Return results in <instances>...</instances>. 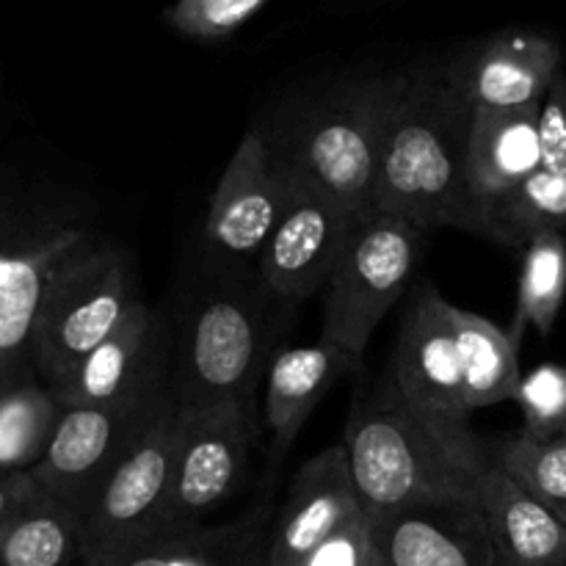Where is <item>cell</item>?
Instances as JSON below:
<instances>
[{"mask_svg":"<svg viewBox=\"0 0 566 566\" xmlns=\"http://www.w3.org/2000/svg\"><path fill=\"white\" fill-rule=\"evenodd\" d=\"M423 230L396 213L357 216L326 282L324 340L363 359L385 315L412 282Z\"/></svg>","mask_w":566,"mask_h":566,"instance_id":"5b68a950","label":"cell"},{"mask_svg":"<svg viewBox=\"0 0 566 566\" xmlns=\"http://www.w3.org/2000/svg\"><path fill=\"white\" fill-rule=\"evenodd\" d=\"M390 381L403 401L453 448L468 457L490 459L484 442L470 431L453 304L431 282L418 285L409 298L392 352Z\"/></svg>","mask_w":566,"mask_h":566,"instance_id":"52a82bcc","label":"cell"},{"mask_svg":"<svg viewBox=\"0 0 566 566\" xmlns=\"http://www.w3.org/2000/svg\"><path fill=\"white\" fill-rule=\"evenodd\" d=\"M490 459L566 525V434L536 440L520 431L495 442Z\"/></svg>","mask_w":566,"mask_h":566,"instance_id":"484cf974","label":"cell"},{"mask_svg":"<svg viewBox=\"0 0 566 566\" xmlns=\"http://www.w3.org/2000/svg\"><path fill=\"white\" fill-rule=\"evenodd\" d=\"M274 0H171L164 9V25L191 42L219 44L235 36Z\"/></svg>","mask_w":566,"mask_h":566,"instance_id":"4316f807","label":"cell"},{"mask_svg":"<svg viewBox=\"0 0 566 566\" xmlns=\"http://www.w3.org/2000/svg\"><path fill=\"white\" fill-rule=\"evenodd\" d=\"M252 448L247 403H177L175 470L166 506V534H193L197 523L219 509L241 484Z\"/></svg>","mask_w":566,"mask_h":566,"instance_id":"ba28073f","label":"cell"},{"mask_svg":"<svg viewBox=\"0 0 566 566\" xmlns=\"http://www.w3.org/2000/svg\"><path fill=\"white\" fill-rule=\"evenodd\" d=\"M566 298V238L564 232H547L525 247L517 282V307L512 321V340H523L525 329L547 337L556 326Z\"/></svg>","mask_w":566,"mask_h":566,"instance_id":"d4e9b609","label":"cell"},{"mask_svg":"<svg viewBox=\"0 0 566 566\" xmlns=\"http://www.w3.org/2000/svg\"><path fill=\"white\" fill-rule=\"evenodd\" d=\"M495 566H566V525L490 459L479 479Z\"/></svg>","mask_w":566,"mask_h":566,"instance_id":"d6986e66","label":"cell"},{"mask_svg":"<svg viewBox=\"0 0 566 566\" xmlns=\"http://www.w3.org/2000/svg\"><path fill=\"white\" fill-rule=\"evenodd\" d=\"M130 263L122 249L83 243L53 271L36 335L33 370L55 387L94 352L133 307Z\"/></svg>","mask_w":566,"mask_h":566,"instance_id":"277c9868","label":"cell"},{"mask_svg":"<svg viewBox=\"0 0 566 566\" xmlns=\"http://www.w3.org/2000/svg\"><path fill=\"white\" fill-rule=\"evenodd\" d=\"M481 224L490 241L506 247H528L547 232L566 227V175L539 169L503 197L492 199L481 210Z\"/></svg>","mask_w":566,"mask_h":566,"instance_id":"603a6c76","label":"cell"},{"mask_svg":"<svg viewBox=\"0 0 566 566\" xmlns=\"http://www.w3.org/2000/svg\"><path fill=\"white\" fill-rule=\"evenodd\" d=\"M177 437V401L160 398L81 520L86 566L164 539Z\"/></svg>","mask_w":566,"mask_h":566,"instance_id":"8992f818","label":"cell"},{"mask_svg":"<svg viewBox=\"0 0 566 566\" xmlns=\"http://www.w3.org/2000/svg\"><path fill=\"white\" fill-rule=\"evenodd\" d=\"M363 512L343 442L315 453L296 470L271 534L265 566H298L343 523Z\"/></svg>","mask_w":566,"mask_h":566,"instance_id":"2e32d148","label":"cell"},{"mask_svg":"<svg viewBox=\"0 0 566 566\" xmlns=\"http://www.w3.org/2000/svg\"><path fill=\"white\" fill-rule=\"evenodd\" d=\"M81 558V517L36 490L0 534V566H72Z\"/></svg>","mask_w":566,"mask_h":566,"instance_id":"7402d4cb","label":"cell"},{"mask_svg":"<svg viewBox=\"0 0 566 566\" xmlns=\"http://www.w3.org/2000/svg\"><path fill=\"white\" fill-rule=\"evenodd\" d=\"M298 566H379L365 509L321 542Z\"/></svg>","mask_w":566,"mask_h":566,"instance_id":"f1b7e54d","label":"cell"},{"mask_svg":"<svg viewBox=\"0 0 566 566\" xmlns=\"http://www.w3.org/2000/svg\"><path fill=\"white\" fill-rule=\"evenodd\" d=\"M453 55V53H451ZM440 64H412L387 130L374 210L418 230L453 227L481 238V213L468 182L473 105Z\"/></svg>","mask_w":566,"mask_h":566,"instance_id":"6da1fadb","label":"cell"},{"mask_svg":"<svg viewBox=\"0 0 566 566\" xmlns=\"http://www.w3.org/2000/svg\"><path fill=\"white\" fill-rule=\"evenodd\" d=\"M182 536H188V534H182ZM182 536H164V539H155V542H149V545L125 553V556H116V558H111V562L94 564V566H169L177 545L182 542Z\"/></svg>","mask_w":566,"mask_h":566,"instance_id":"1f68e13d","label":"cell"},{"mask_svg":"<svg viewBox=\"0 0 566 566\" xmlns=\"http://www.w3.org/2000/svg\"><path fill=\"white\" fill-rule=\"evenodd\" d=\"M359 370H363V359L343 352L340 346L324 337L310 346L280 348L271 357L269 374H265L263 420L276 459L291 451L321 398L337 381Z\"/></svg>","mask_w":566,"mask_h":566,"instance_id":"ac0fdd59","label":"cell"},{"mask_svg":"<svg viewBox=\"0 0 566 566\" xmlns=\"http://www.w3.org/2000/svg\"><path fill=\"white\" fill-rule=\"evenodd\" d=\"M269 357V329L249 298L213 293L188 324L186 374L175 398L186 407L221 401H252L260 370Z\"/></svg>","mask_w":566,"mask_h":566,"instance_id":"30bf717a","label":"cell"},{"mask_svg":"<svg viewBox=\"0 0 566 566\" xmlns=\"http://www.w3.org/2000/svg\"><path fill=\"white\" fill-rule=\"evenodd\" d=\"M357 216L296 171L291 205L258 258V274L271 296L304 302L329 282Z\"/></svg>","mask_w":566,"mask_h":566,"instance_id":"7c38bea8","label":"cell"},{"mask_svg":"<svg viewBox=\"0 0 566 566\" xmlns=\"http://www.w3.org/2000/svg\"><path fill=\"white\" fill-rule=\"evenodd\" d=\"M296 166L269 136L249 130L232 153L208 205L205 238L232 265L258 263L271 232L291 205Z\"/></svg>","mask_w":566,"mask_h":566,"instance_id":"9c48e42d","label":"cell"},{"mask_svg":"<svg viewBox=\"0 0 566 566\" xmlns=\"http://www.w3.org/2000/svg\"><path fill=\"white\" fill-rule=\"evenodd\" d=\"M169 566H224V564H221L219 558H216L202 542H199L197 531H193V534L182 536V542L177 545Z\"/></svg>","mask_w":566,"mask_h":566,"instance_id":"d6a6232c","label":"cell"},{"mask_svg":"<svg viewBox=\"0 0 566 566\" xmlns=\"http://www.w3.org/2000/svg\"><path fill=\"white\" fill-rule=\"evenodd\" d=\"M459 354H462L464 401L470 412L514 401L523 370H520V346L509 332L481 315L453 307Z\"/></svg>","mask_w":566,"mask_h":566,"instance_id":"44dd1931","label":"cell"},{"mask_svg":"<svg viewBox=\"0 0 566 566\" xmlns=\"http://www.w3.org/2000/svg\"><path fill=\"white\" fill-rule=\"evenodd\" d=\"M542 169L566 175V75L556 77L539 108Z\"/></svg>","mask_w":566,"mask_h":566,"instance_id":"f546056e","label":"cell"},{"mask_svg":"<svg viewBox=\"0 0 566 566\" xmlns=\"http://www.w3.org/2000/svg\"><path fill=\"white\" fill-rule=\"evenodd\" d=\"M88 238L61 230L17 252H0V396L36 376L33 335L53 271Z\"/></svg>","mask_w":566,"mask_h":566,"instance_id":"e0dca14e","label":"cell"},{"mask_svg":"<svg viewBox=\"0 0 566 566\" xmlns=\"http://www.w3.org/2000/svg\"><path fill=\"white\" fill-rule=\"evenodd\" d=\"M539 108H473L468 142V182L479 213L492 199L542 169ZM484 235V224H481Z\"/></svg>","mask_w":566,"mask_h":566,"instance_id":"ffe728a7","label":"cell"},{"mask_svg":"<svg viewBox=\"0 0 566 566\" xmlns=\"http://www.w3.org/2000/svg\"><path fill=\"white\" fill-rule=\"evenodd\" d=\"M409 66L337 81L310 105L296 142L285 149L298 175L354 216L374 213L379 164Z\"/></svg>","mask_w":566,"mask_h":566,"instance_id":"3957f363","label":"cell"},{"mask_svg":"<svg viewBox=\"0 0 566 566\" xmlns=\"http://www.w3.org/2000/svg\"><path fill=\"white\" fill-rule=\"evenodd\" d=\"M36 490L39 486L31 473H0V534Z\"/></svg>","mask_w":566,"mask_h":566,"instance_id":"4dcf8cb0","label":"cell"},{"mask_svg":"<svg viewBox=\"0 0 566 566\" xmlns=\"http://www.w3.org/2000/svg\"><path fill=\"white\" fill-rule=\"evenodd\" d=\"M390 3V0H326V9L329 11H343V14H352V11L374 9V6Z\"/></svg>","mask_w":566,"mask_h":566,"instance_id":"836d02e7","label":"cell"},{"mask_svg":"<svg viewBox=\"0 0 566 566\" xmlns=\"http://www.w3.org/2000/svg\"><path fill=\"white\" fill-rule=\"evenodd\" d=\"M160 326L136 298L122 324L83 357L50 392L64 409L133 407L160 398Z\"/></svg>","mask_w":566,"mask_h":566,"instance_id":"5bb4252c","label":"cell"},{"mask_svg":"<svg viewBox=\"0 0 566 566\" xmlns=\"http://www.w3.org/2000/svg\"><path fill=\"white\" fill-rule=\"evenodd\" d=\"M562 44L534 28H501L462 44L448 61V75L473 108L542 105L562 75Z\"/></svg>","mask_w":566,"mask_h":566,"instance_id":"4fadbf2b","label":"cell"},{"mask_svg":"<svg viewBox=\"0 0 566 566\" xmlns=\"http://www.w3.org/2000/svg\"><path fill=\"white\" fill-rule=\"evenodd\" d=\"M343 446L368 514L479 501V479L490 464L437 434L390 379L354 403Z\"/></svg>","mask_w":566,"mask_h":566,"instance_id":"7a4b0ae2","label":"cell"},{"mask_svg":"<svg viewBox=\"0 0 566 566\" xmlns=\"http://www.w3.org/2000/svg\"><path fill=\"white\" fill-rule=\"evenodd\" d=\"M368 523L379 566H495L479 501L379 512Z\"/></svg>","mask_w":566,"mask_h":566,"instance_id":"9a60e30c","label":"cell"},{"mask_svg":"<svg viewBox=\"0 0 566 566\" xmlns=\"http://www.w3.org/2000/svg\"><path fill=\"white\" fill-rule=\"evenodd\" d=\"M523 431L536 440L566 434V365L542 363L523 374L514 392Z\"/></svg>","mask_w":566,"mask_h":566,"instance_id":"83f0119b","label":"cell"},{"mask_svg":"<svg viewBox=\"0 0 566 566\" xmlns=\"http://www.w3.org/2000/svg\"><path fill=\"white\" fill-rule=\"evenodd\" d=\"M61 407L50 387L31 376L0 396V473H31L59 426Z\"/></svg>","mask_w":566,"mask_h":566,"instance_id":"cb8c5ba5","label":"cell"},{"mask_svg":"<svg viewBox=\"0 0 566 566\" xmlns=\"http://www.w3.org/2000/svg\"><path fill=\"white\" fill-rule=\"evenodd\" d=\"M160 398L133 407L64 409L42 462L31 470V479L36 481L39 490L64 503L83 520L114 464L119 462Z\"/></svg>","mask_w":566,"mask_h":566,"instance_id":"8fae6325","label":"cell"}]
</instances>
